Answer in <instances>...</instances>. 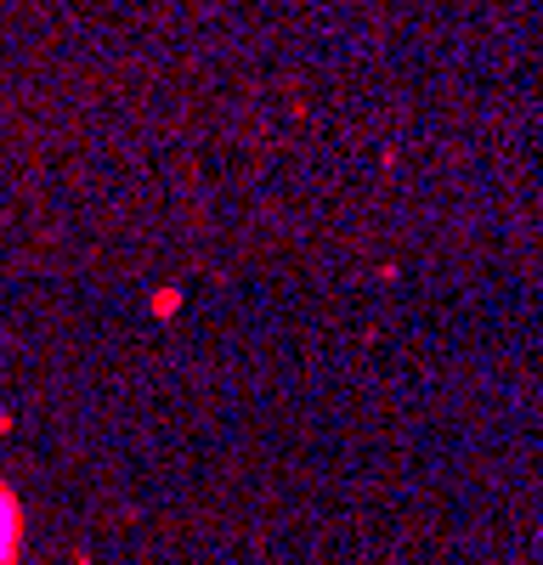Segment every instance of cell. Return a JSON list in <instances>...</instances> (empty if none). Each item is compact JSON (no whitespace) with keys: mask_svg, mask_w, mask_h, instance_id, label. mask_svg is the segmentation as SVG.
Instances as JSON below:
<instances>
[{"mask_svg":"<svg viewBox=\"0 0 543 565\" xmlns=\"http://www.w3.org/2000/svg\"><path fill=\"white\" fill-rule=\"evenodd\" d=\"M0 559H12V509H0Z\"/></svg>","mask_w":543,"mask_h":565,"instance_id":"1","label":"cell"}]
</instances>
